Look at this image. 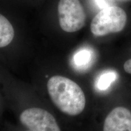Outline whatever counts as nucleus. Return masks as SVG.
Wrapping results in <instances>:
<instances>
[{
	"label": "nucleus",
	"instance_id": "nucleus-1",
	"mask_svg": "<svg viewBox=\"0 0 131 131\" xmlns=\"http://www.w3.org/2000/svg\"><path fill=\"white\" fill-rule=\"evenodd\" d=\"M48 93L55 106L64 114L76 116L86 106V97L78 84L69 78L55 75L47 84Z\"/></svg>",
	"mask_w": 131,
	"mask_h": 131
},
{
	"label": "nucleus",
	"instance_id": "nucleus-2",
	"mask_svg": "<svg viewBox=\"0 0 131 131\" xmlns=\"http://www.w3.org/2000/svg\"><path fill=\"white\" fill-rule=\"evenodd\" d=\"M127 15L124 10L117 6H108L100 11L92 21L91 32L96 37H103L119 32L125 27Z\"/></svg>",
	"mask_w": 131,
	"mask_h": 131
},
{
	"label": "nucleus",
	"instance_id": "nucleus-3",
	"mask_svg": "<svg viewBox=\"0 0 131 131\" xmlns=\"http://www.w3.org/2000/svg\"><path fill=\"white\" fill-rule=\"evenodd\" d=\"M58 14L60 27L66 32H77L86 23V13L79 0H60Z\"/></svg>",
	"mask_w": 131,
	"mask_h": 131
},
{
	"label": "nucleus",
	"instance_id": "nucleus-4",
	"mask_svg": "<svg viewBox=\"0 0 131 131\" xmlns=\"http://www.w3.org/2000/svg\"><path fill=\"white\" fill-rule=\"evenodd\" d=\"M19 120L31 131H61L53 116L41 108L26 109L21 114Z\"/></svg>",
	"mask_w": 131,
	"mask_h": 131
},
{
	"label": "nucleus",
	"instance_id": "nucleus-5",
	"mask_svg": "<svg viewBox=\"0 0 131 131\" xmlns=\"http://www.w3.org/2000/svg\"><path fill=\"white\" fill-rule=\"evenodd\" d=\"M103 131H131V112L126 107H117L104 119Z\"/></svg>",
	"mask_w": 131,
	"mask_h": 131
},
{
	"label": "nucleus",
	"instance_id": "nucleus-6",
	"mask_svg": "<svg viewBox=\"0 0 131 131\" xmlns=\"http://www.w3.org/2000/svg\"><path fill=\"white\" fill-rule=\"evenodd\" d=\"M94 61V51L91 49L85 47L75 52L72 59V64L76 70L83 72L91 68Z\"/></svg>",
	"mask_w": 131,
	"mask_h": 131
},
{
	"label": "nucleus",
	"instance_id": "nucleus-7",
	"mask_svg": "<svg viewBox=\"0 0 131 131\" xmlns=\"http://www.w3.org/2000/svg\"><path fill=\"white\" fill-rule=\"evenodd\" d=\"M118 77V73L114 70L109 69L103 72L96 78L95 82L96 89L101 92L107 91L117 81Z\"/></svg>",
	"mask_w": 131,
	"mask_h": 131
},
{
	"label": "nucleus",
	"instance_id": "nucleus-8",
	"mask_svg": "<svg viewBox=\"0 0 131 131\" xmlns=\"http://www.w3.org/2000/svg\"><path fill=\"white\" fill-rule=\"evenodd\" d=\"M123 67L126 72L131 74V58L124 63Z\"/></svg>",
	"mask_w": 131,
	"mask_h": 131
},
{
	"label": "nucleus",
	"instance_id": "nucleus-9",
	"mask_svg": "<svg viewBox=\"0 0 131 131\" xmlns=\"http://www.w3.org/2000/svg\"><path fill=\"white\" fill-rule=\"evenodd\" d=\"M95 2L96 4L100 8H102V9L107 7L108 6H111L109 5H108L107 2L105 0H95Z\"/></svg>",
	"mask_w": 131,
	"mask_h": 131
},
{
	"label": "nucleus",
	"instance_id": "nucleus-10",
	"mask_svg": "<svg viewBox=\"0 0 131 131\" xmlns=\"http://www.w3.org/2000/svg\"><path fill=\"white\" fill-rule=\"evenodd\" d=\"M122 1H127V0H122Z\"/></svg>",
	"mask_w": 131,
	"mask_h": 131
},
{
	"label": "nucleus",
	"instance_id": "nucleus-11",
	"mask_svg": "<svg viewBox=\"0 0 131 131\" xmlns=\"http://www.w3.org/2000/svg\"><path fill=\"white\" fill-rule=\"evenodd\" d=\"M28 131H31V130H28Z\"/></svg>",
	"mask_w": 131,
	"mask_h": 131
}]
</instances>
